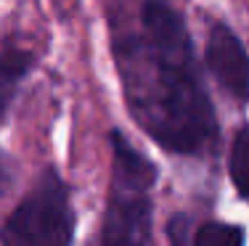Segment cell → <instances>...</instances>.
<instances>
[{
	"instance_id": "obj_1",
	"label": "cell",
	"mask_w": 249,
	"mask_h": 246,
	"mask_svg": "<svg viewBox=\"0 0 249 246\" xmlns=\"http://www.w3.org/2000/svg\"><path fill=\"white\" fill-rule=\"evenodd\" d=\"M127 103L146 132L175 154H201L217 138L212 101L204 93L191 37L164 0H143L141 32L117 45Z\"/></svg>"
},
{
	"instance_id": "obj_2",
	"label": "cell",
	"mask_w": 249,
	"mask_h": 246,
	"mask_svg": "<svg viewBox=\"0 0 249 246\" xmlns=\"http://www.w3.org/2000/svg\"><path fill=\"white\" fill-rule=\"evenodd\" d=\"M114 146V183L104 217V246H149L151 201L149 188L157 178L154 164L133 148L122 132H111Z\"/></svg>"
},
{
	"instance_id": "obj_3",
	"label": "cell",
	"mask_w": 249,
	"mask_h": 246,
	"mask_svg": "<svg viewBox=\"0 0 249 246\" xmlns=\"http://www.w3.org/2000/svg\"><path fill=\"white\" fill-rule=\"evenodd\" d=\"M72 233L74 212L67 185L48 169L5 220L0 241L3 246H69Z\"/></svg>"
},
{
	"instance_id": "obj_4",
	"label": "cell",
	"mask_w": 249,
	"mask_h": 246,
	"mask_svg": "<svg viewBox=\"0 0 249 246\" xmlns=\"http://www.w3.org/2000/svg\"><path fill=\"white\" fill-rule=\"evenodd\" d=\"M204 58H207L210 72L215 74V80L223 85V90H228L239 101H247L249 98V56L244 45H241V40L225 24H212L210 34H207Z\"/></svg>"
},
{
	"instance_id": "obj_5",
	"label": "cell",
	"mask_w": 249,
	"mask_h": 246,
	"mask_svg": "<svg viewBox=\"0 0 249 246\" xmlns=\"http://www.w3.org/2000/svg\"><path fill=\"white\" fill-rule=\"evenodd\" d=\"M32 53L19 48H11L5 53H0V116L5 114L11 98L16 93V85L21 82V77L32 69Z\"/></svg>"
},
{
	"instance_id": "obj_6",
	"label": "cell",
	"mask_w": 249,
	"mask_h": 246,
	"mask_svg": "<svg viewBox=\"0 0 249 246\" xmlns=\"http://www.w3.org/2000/svg\"><path fill=\"white\" fill-rule=\"evenodd\" d=\"M228 169H231V180H233L236 191L249 201V125L244 130H239V135L233 140Z\"/></svg>"
},
{
	"instance_id": "obj_7",
	"label": "cell",
	"mask_w": 249,
	"mask_h": 246,
	"mask_svg": "<svg viewBox=\"0 0 249 246\" xmlns=\"http://www.w3.org/2000/svg\"><path fill=\"white\" fill-rule=\"evenodd\" d=\"M194 246H244V230L239 225L207 222L196 230Z\"/></svg>"
},
{
	"instance_id": "obj_8",
	"label": "cell",
	"mask_w": 249,
	"mask_h": 246,
	"mask_svg": "<svg viewBox=\"0 0 249 246\" xmlns=\"http://www.w3.org/2000/svg\"><path fill=\"white\" fill-rule=\"evenodd\" d=\"M170 241H173V246H188L191 244L188 220L183 217V214H178V217H173V222H170Z\"/></svg>"
},
{
	"instance_id": "obj_9",
	"label": "cell",
	"mask_w": 249,
	"mask_h": 246,
	"mask_svg": "<svg viewBox=\"0 0 249 246\" xmlns=\"http://www.w3.org/2000/svg\"><path fill=\"white\" fill-rule=\"evenodd\" d=\"M11 180H14V164H11V159L0 151V196L11 188Z\"/></svg>"
}]
</instances>
